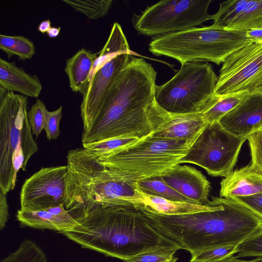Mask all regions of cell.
I'll list each match as a JSON object with an SVG mask.
<instances>
[{"label": "cell", "mask_w": 262, "mask_h": 262, "mask_svg": "<svg viewBox=\"0 0 262 262\" xmlns=\"http://www.w3.org/2000/svg\"><path fill=\"white\" fill-rule=\"evenodd\" d=\"M157 75L150 63L131 55L98 108L83 122V146L116 138L142 139L167 122L171 115L155 98Z\"/></svg>", "instance_id": "1"}, {"label": "cell", "mask_w": 262, "mask_h": 262, "mask_svg": "<svg viewBox=\"0 0 262 262\" xmlns=\"http://www.w3.org/2000/svg\"><path fill=\"white\" fill-rule=\"evenodd\" d=\"M62 233L82 248L124 261L149 251L180 247L160 233L140 210L100 206Z\"/></svg>", "instance_id": "2"}, {"label": "cell", "mask_w": 262, "mask_h": 262, "mask_svg": "<svg viewBox=\"0 0 262 262\" xmlns=\"http://www.w3.org/2000/svg\"><path fill=\"white\" fill-rule=\"evenodd\" d=\"M162 234L190 254L238 246L262 227V220L237 201L220 198L214 209L177 215L141 210Z\"/></svg>", "instance_id": "3"}, {"label": "cell", "mask_w": 262, "mask_h": 262, "mask_svg": "<svg viewBox=\"0 0 262 262\" xmlns=\"http://www.w3.org/2000/svg\"><path fill=\"white\" fill-rule=\"evenodd\" d=\"M193 142L149 136L105 154L92 152L115 176L134 185L144 179L159 177L179 164Z\"/></svg>", "instance_id": "4"}, {"label": "cell", "mask_w": 262, "mask_h": 262, "mask_svg": "<svg viewBox=\"0 0 262 262\" xmlns=\"http://www.w3.org/2000/svg\"><path fill=\"white\" fill-rule=\"evenodd\" d=\"M252 42L246 32L211 25L156 36L149 44V50L156 56L173 58L181 64L211 61L220 65L233 52Z\"/></svg>", "instance_id": "5"}, {"label": "cell", "mask_w": 262, "mask_h": 262, "mask_svg": "<svg viewBox=\"0 0 262 262\" xmlns=\"http://www.w3.org/2000/svg\"><path fill=\"white\" fill-rule=\"evenodd\" d=\"M28 97L7 91L0 96V191L13 190L20 169L25 171L38 150L28 118Z\"/></svg>", "instance_id": "6"}, {"label": "cell", "mask_w": 262, "mask_h": 262, "mask_svg": "<svg viewBox=\"0 0 262 262\" xmlns=\"http://www.w3.org/2000/svg\"><path fill=\"white\" fill-rule=\"evenodd\" d=\"M217 81L209 63H185L170 80L156 85V100L171 115L201 112L214 95Z\"/></svg>", "instance_id": "7"}, {"label": "cell", "mask_w": 262, "mask_h": 262, "mask_svg": "<svg viewBox=\"0 0 262 262\" xmlns=\"http://www.w3.org/2000/svg\"><path fill=\"white\" fill-rule=\"evenodd\" d=\"M211 0H164L134 14L132 23L139 34L158 36L196 28L210 19Z\"/></svg>", "instance_id": "8"}, {"label": "cell", "mask_w": 262, "mask_h": 262, "mask_svg": "<svg viewBox=\"0 0 262 262\" xmlns=\"http://www.w3.org/2000/svg\"><path fill=\"white\" fill-rule=\"evenodd\" d=\"M246 137L233 134L219 121L207 123L179 163H191L209 174L225 177L233 171Z\"/></svg>", "instance_id": "9"}, {"label": "cell", "mask_w": 262, "mask_h": 262, "mask_svg": "<svg viewBox=\"0 0 262 262\" xmlns=\"http://www.w3.org/2000/svg\"><path fill=\"white\" fill-rule=\"evenodd\" d=\"M262 90V42H253L229 55L223 63L214 95H249Z\"/></svg>", "instance_id": "10"}, {"label": "cell", "mask_w": 262, "mask_h": 262, "mask_svg": "<svg viewBox=\"0 0 262 262\" xmlns=\"http://www.w3.org/2000/svg\"><path fill=\"white\" fill-rule=\"evenodd\" d=\"M67 167L41 168L24 183L20 193V209L37 210L63 205Z\"/></svg>", "instance_id": "11"}, {"label": "cell", "mask_w": 262, "mask_h": 262, "mask_svg": "<svg viewBox=\"0 0 262 262\" xmlns=\"http://www.w3.org/2000/svg\"><path fill=\"white\" fill-rule=\"evenodd\" d=\"M214 27L229 31L246 32L262 28V0H230L220 4L211 15Z\"/></svg>", "instance_id": "12"}, {"label": "cell", "mask_w": 262, "mask_h": 262, "mask_svg": "<svg viewBox=\"0 0 262 262\" xmlns=\"http://www.w3.org/2000/svg\"><path fill=\"white\" fill-rule=\"evenodd\" d=\"M130 56V53L120 52L107 60L95 73L88 90L82 96L80 105L82 122L88 120L98 108L114 78Z\"/></svg>", "instance_id": "13"}, {"label": "cell", "mask_w": 262, "mask_h": 262, "mask_svg": "<svg viewBox=\"0 0 262 262\" xmlns=\"http://www.w3.org/2000/svg\"><path fill=\"white\" fill-rule=\"evenodd\" d=\"M160 177L167 185L195 204L205 205L210 201V183L193 167L178 164Z\"/></svg>", "instance_id": "14"}, {"label": "cell", "mask_w": 262, "mask_h": 262, "mask_svg": "<svg viewBox=\"0 0 262 262\" xmlns=\"http://www.w3.org/2000/svg\"><path fill=\"white\" fill-rule=\"evenodd\" d=\"M219 122L228 131L241 137H247L262 129V93L246 95Z\"/></svg>", "instance_id": "15"}, {"label": "cell", "mask_w": 262, "mask_h": 262, "mask_svg": "<svg viewBox=\"0 0 262 262\" xmlns=\"http://www.w3.org/2000/svg\"><path fill=\"white\" fill-rule=\"evenodd\" d=\"M16 217L22 225L60 233L71 230L78 224L63 205L37 210L20 209Z\"/></svg>", "instance_id": "16"}, {"label": "cell", "mask_w": 262, "mask_h": 262, "mask_svg": "<svg viewBox=\"0 0 262 262\" xmlns=\"http://www.w3.org/2000/svg\"><path fill=\"white\" fill-rule=\"evenodd\" d=\"M220 197L234 199L262 193V172L251 163L231 172L221 182Z\"/></svg>", "instance_id": "17"}, {"label": "cell", "mask_w": 262, "mask_h": 262, "mask_svg": "<svg viewBox=\"0 0 262 262\" xmlns=\"http://www.w3.org/2000/svg\"><path fill=\"white\" fill-rule=\"evenodd\" d=\"M137 189L139 198L135 208L150 213L177 215L211 210L218 205L220 198L215 197L205 205L185 202L174 201L159 196L149 195Z\"/></svg>", "instance_id": "18"}, {"label": "cell", "mask_w": 262, "mask_h": 262, "mask_svg": "<svg viewBox=\"0 0 262 262\" xmlns=\"http://www.w3.org/2000/svg\"><path fill=\"white\" fill-rule=\"evenodd\" d=\"M207 124L201 112L171 115L170 119L150 136L193 142Z\"/></svg>", "instance_id": "19"}, {"label": "cell", "mask_w": 262, "mask_h": 262, "mask_svg": "<svg viewBox=\"0 0 262 262\" xmlns=\"http://www.w3.org/2000/svg\"><path fill=\"white\" fill-rule=\"evenodd\" d=\"M0 85L7 91L17 92L24 96L38 98L42 84L36 75H31L15 62L0 58Z\"/></svg>", "instance_id": "20"}, {"label": "cell", "mask_w": 262, "mask_h": 262, "mask_svg": "<svg viewBox=\"0 0 262 262\" xmlns=\"http://www.w3.org/2000/svg\"><path fill=\"white\" fill-rule=\"evenodd\" d=\"M98 56V53H93L82 48L66 60L64 71L73 92H79L82 96L85 94L89 86L91 70Z\"/></svg>", "instance_id": "21"}, {"label": "cell", "mask_w": 262, "mask_h": 262, "mask_svg": "<svg viewBox=\"0 0 262 262\" xmlns=\"http://www.w3.org/2000/svg\"><path fill=\"white\" fill-rule=\"evenodd\" d=\"M246 95L216 96L209 99L201 113L207 123L220 120L237 106Z\"/></svg>", "instance_id": "22"}, {"label": "cell", "mask_w": 262, "mask_h": 262, "mask_svg": "<svg viewBox=\"0 0 262 262\" xmlns=\"http://www.w3.org/2000/svg\"><path fill=\"white\" fill-rule=\"evenodd\" d=\"M134 185L141 192L149 195L159 196L171 201L195 204L167 185L160 176L140 180Z\"/></svg>", "instance_id": "23"}, {"label": "cell", "mask_w": 262, "mask_h": 262, "mask_svg": "<svg viewBox=\"0 0 262 262\" xmlns=\"http://www.w3.org/2000/svg\"><path fill=\"white\" fill-rule=\"evenodd\" d=\"M0 49L10 58L16 55L19 60L31 59L35 53L33 42L23 36L0 35Z\"/></svg>", "instance_id": "24"}, {"label": "cell", "mask_w": 262, "mask_h": 262, "mask_svg": "<svg viewBox=\"0 0 262 262\" xmlns=\"http://www.w3.org/2000/svg\"><path fill=\"white\" fill-rule=\"evenodd\" d=\"M76 11L84 14L89 19H97L106 15L112 5V0H62Z\"/></svg>", "instance_id": "25"}, {"label": "cell", "mask_w": 262, "mask_h": 262, "mask_svg": "<svg viewBox=\"0 0 262 262\" xmlns=\"http://www.w3.org/2000/svg\"><path fill=\"white\" fill-rule=\"evenodd\" d=\"M1 262H48L45 253L36 244L25 239L18 249Z\"/></svg>", "instance_id": "26"}, {"label": "cell", "mask_w": 262, "mask_h": 262, "mask_svg": "<svg viewBox=\"0 0 262 262\" xmlns=\"http://www.w3.org/2000/svg\"><path fill=\"white\" fill-rule=\"evenodd\" d=\"M238 246H225L191 254L190 262H216L237 254Z\"/></svg>", "instance_id": "27"}, {"label": "cell", "mask_w": 262, "mask_h": 262, "mask_svg": "<svg viewBox=\"0 0 262 262\" xmlns=\"http://www.w3.org/2000/svg\"><path fill=\"white\" fill-rule=\"evenodd\" d=\"M140 140L136 137L116 138L90 144L83 147L97 154L101 155L132 145Z\"/></svg>", "instance_id": "28"}, {"label": "cell", "mask_w": 262, "mask_h": 262, "mask_svg": "<svg viewBox=\"0 0 262 262\" xmlns=\"http://www.w3.org/2000/svg\"><path fill=\"white\" fill-rule=\"evenodd\" d=\"M47 112L45 103L39 99H37L28 111V118L32 134L37 137L44 129Z\"/></svg>", "instance_id": "29"}, {"label": "cell", "mask_w": 262, "mask_h": 262, "mask_svg": "<svg viewBox=\"0 0 262 262\" xmlns=\"http://www.w3.org/2000/svg\"><path fill=\"white\" fill-rule=\"evenodd\" d=\"M237 258L262 257V227L254 234L238 245Z\"/></svg>", "instance_id": "30"}, {"label": "cell", "mask_w": 262, "mask_h": 262, "mask_svg": "<svg viewBox=\"0 0 262 262\" xmlns=\"http://www.w3.org/2000/svg\"><path fill=\"white\" fill-rule=\"evenodd\" d=\"M180 249V247L161 248L139 255L124 262H169Z\"/></svg>", "instance_id": "31"}, {"label": "cell", "mask_w": 262, "mask_h": 262, "mask_svg": "<svg viewBox=\"0 0 262 262\" xmlns=\"http://www.w3.org/2000/svg\"><path fill=\"white\" fill-rule=\"evenodd\" d=\"M62 115V106L54 111L49 112L48 111L46 114L44 129L48 140L56 139L59 136L60 133L59 126Z\"/></svg>", "instance_id": "32"}, {"label": "cell", "mask_w": 262, "mask_h": 262, "mask_svg": "<svg viewBox=\"0 0 262 262\" xmlns=\"http://www.w3.org/2000/svg\"><path fill=\"white\" fill-rule=\"evenodd\" d=\"M251 155V164L262 172V129L247 137Z\"/></svg>", "instance_id": "33"}, {"label": "cell", "mask_w": 262, "mask_h": 262, "mask_svg": "<svg viewBox=\"0 0 262 262\" xmlns=\"http://www.w3.org/2000/svg\"><path fill=\"white\" fill-rule=\"evenodd\" d=\"M232 199L243 205L262 220V193Z\"/></svg>", "instance_id": "34"}, {"label": "cell", "mask_w": 262, "mask_h": 262, "mask_svg": "<svg viewBox=\"0 0 262 262\" xmlns=\"http://www.w3.org/2000/svg\"><path fill=\"white\" fill-rule=\"evenodd\" d=\"M9 216V206L6 194L0 191V229L2 230L6 226Z\"/></svg>", "instance_id": "35"}, {"label": "cell", "mask_w": 262, "mask_h": 262, "mask_svg": "<svg viewBox=\"0 0 262 262\" xmlns=\"http://www.w3.org/2000/svg\"><path fill=\"white\" fill-rule=\"evenodd\" d=\"M246 35L253 42H262V28L247 31Z\"/></svg>", "instance_id": "36"}, {"label": "cell", "mask_w": 262, "mask_h": 262, "mask_svg": "<svg viewBox=\"0 0 262 262\" xmlns=\"http://www.w3.org/2000/svg\"><path fill=\"white\" fill-rule=\"evenodd\" d=\"M216 262H262V257H256L250 260H245L240 259L236 256H232L230 258Z\"/></svg>", "instance_id": "37"}, {"label": "cell", "mask_w": 262, "mask_h": 262, "mask_svg": "<svg viewBox=\"0 0 262 262\" xmlns=\"http://www.w3.org/2000/svg\"><path fill=\"white\" fill-rule=\"evenodd\" d=\"M51 27V24L50 20H45L41 21L38 25V30L42 34L47 33Z\"/></svg>", "instance_id": "38"}, {"label": "cell", "mask_w": 262, "mask_h": 262, "mask_svg": "<svg viewBox=\"0 0 262 262\" xmlns=\"http://www.w3.org/2000/svg\"><path fill=\"white\" fill-rule=\"evenodd\" d=\"M60 27H51L46 33L48 36L50 38H55L57 37L60 33Z\"/></svg>", "instance_id": "39"}, {"label": "cell", "mask_w": 262, "mask_h": 262, "mask_svg": "<svg viewBox=\"0 0 262 262\" xmlns=\"http://www.w3.org/2000/svg\"><path fill=\"white\" fill-rule=\"evenodd\" d=\"M178 259V258L177 257L174 256L172 260H171L169 262H176L177 260Z\"/></svg>", "instance_id": "40"}, {"label": "cell", "mask_w": 262, "mask_h": 262, "mask_svg": "<svg viewBox=\"0 0 262 262\" xmlns=\"http://www.w3.org/2000/svg\"><path fill=\"white\" fill-rule=\"evenodd\" d=\"M259 93H262V90Z\"/></svg>", "instance_id": "41"}]
</instances>
